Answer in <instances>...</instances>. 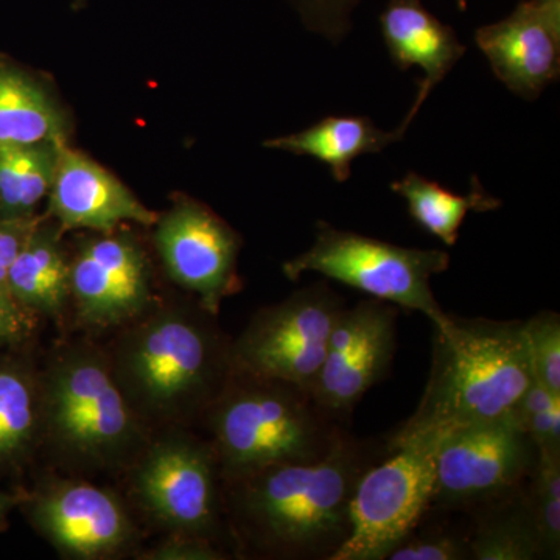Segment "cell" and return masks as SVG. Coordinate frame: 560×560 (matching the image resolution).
Here are the masks:
<instances>
[{
  "label": "cell",
  "instance_id": "obj_16",
  "mask_svg": "<svg viewBox=\"0 0 560 560\" xmlns=\"http://www.w3.org/2000/svg\"><path fill=\"white\" fill-rule=\"evenodd\" d=\"M49 210L61 231L108 234L125 223L154 226L158 213L97 162L62 142L49 191Z\"/></svg>",
  "mask_w": 560,
  "mask_h": 560
},
{
  "label": "cell",
  "instance_id": "obj_14",
  "mask_svg": "<svg viewBox=\"0 0 560 560\" xmlns=\"http://www.w3.org/2000/svg\"><path fill=\"white\" fill-rule=\"evenodd\" d=\"M497 79L536 101L560 75V0H522L506 20L475 32Z\"/></svg>",
  "mask_w": 560,
  "mask_h": 560
},
{
  "label": "cell",
  "instance_id": "obj_15",
  "mask_svg": "<svg viewBox=\"0 0 560 560\" xmlns=\"http://www.w3.org/2000/svg\"><path fill=\"white\" fill-rule=\"evenodd\" d=\"M33 521L43 536L73 559L117 555L135 539V525L108 490L86 482H60L36 500Z\"/></svg>",
  "mask_w": 560,
  "mask_h": 560
},
{
  "label": "cell",
  "instance_id": "obj_13",
  "mask_svg": "<svg viewBox=\"0 0 560 560\" xmlns=\"http://www.w3.org/2000/svg\"><path fill=\"white\" fill-rule=\"evenodd\" d=\"M70 301L80 323L95 329L125 326L149 312V264L138 243L114 232L84 242L70 260Z\"/></svg>",
  "mask_w": 560,
  "mask_h": 560
},
{
  "label": "cell",
  "instance_id": "obj_19",
  "mask_svg": "<svg viewBox=\"0 0 560 560\" xmlns=\"http://www.w3.org/2000/svg\"><path fill=\"white\" fill-rule=\"evenodd\" d=\"M60 231L39 220L11 265L7 290L28 312L58 316L70 302V260Z\"/></svg>",
  "mask_w": 560,
  "mask_h": 560
},
{
  "label": "cell",
  "instance_id": "obj_20",
  "mask_svg": "<svg viewBox=\"0 0 560 560\" xmlns=\"http://www.w3.org/2000/svg\"><path fill=\"white\" fill-rule=\"evenodd\" d=\"M65 117L38 81L0 62V149L65 140Z\"/></svg>",
  "mask_w": 560,
  "mask_h": 560
},
{
  "label": "cell",
  "instance_id": "obj_1",
  "mask_svg": "<svg viewBox=\"0 0 560 560\" xmlns=\"http://www.w3.org/2000/svg\"><path fill=\"white\" fill-rule=\"evenodd\" d=\"M388 453L386 440H360L345 430L318 460L221 480L235 536L264 558L330 560L348 540L360 478Z\"/></svg>",
  "mask_w": 560,
  "mask_h": 560
},
{
  "label": "cell",
  "instance_id": "obj_8",
  "mask_svg": "<svg viewBox=\"0 0 560 560\" xmlns=\"http://www.w3.org/2000/svg\"><path fill=\"white\" fill-rule=\"evenodd\" d=\"M345 301L326 280L261 308L231 342L232 370L311 393Z\"/></svg>",
  "mask_w": 560,
  "mask_h": 560
},
{
  "label": "cell",
  "instance_id": "obj_23",
  "mask_svg": "<svg viewBox=\"0 0 560 560\" xmlns=\"http://www.w3.org/2000/svg\"><path fill=\"white\" fill-rule=\"evenodd\" d=\"M62 142L0 149V219H28L49 197Z\"/></svg>",
  "mask_w": 560,
  "mask_h": 560
},
{
  "label": "cell",
  "instance_id": "obj_4",
  "mask_svg": "<svg viewBox=\"0 0 560 560\" xmlns=\"http://www.w3.org/2000/svg\"><path fill=\"white\" fill-rule=\"evenodd\" d=\"M205 416L221 480L278 464L318 460L346 430L307 389L235 371Z\"/></svg>",
  "mask_w": 560,
  "mask_h": 560
},
{
  "label": "cell",
  "instance_id": "obj_24",
  "mask_svg": "<svg viewBox=\"0 0 560 560\" xmlns=\"http://www.w3.org/2000/svg\"><path fill=\"white\" fill-rule=\"evenodd\" d=\"M35 386L16 370H0V459L31 444L40 419Z\"/></svg>",
  "mask_w": 560,
  "mask_h": 560
},
{
  "label": "cell",
  "instance_id": "obj_12",
  "mask_svg": "<svg viewBox=\"0 0 560 560\" xmlns=\"http://www.w3.org/2000/svg\"><path fill=\"white\" fill-rule=\"evenodd\" d=\"M154 243L168 276L206 312L219 315L224 298L241 290V237L206 206L180 201L158 217Z\"/></svg>",
  "mask_w": 560,
  "mask_h": 560
},
{
  "label": "cell",
  "instance_id": "obj_5",
  "mask_svg": "<svg viewBox=\"0 0 560 560\" xmlns=\"http://www.w3.org/2000/svg\"><path fill=\"white\" fill-rule=\"evenodd\" d=\"M39 405L50 441L70 460L109 467L143 448L145 427L114 381L108 357L95 349L73 348L58 357Z\"/></svg>",
  "mask_w": 560,
  "mask_h": 560
},
{
  "label": "cell",
  "instance_id": "obj_31",
  "mask_svg": "<svg viewBox=\"0 0 560 560\" xmlns=\"http://www.w3.org/2000/svg\"><path fill=\"white\" fill-rule=\"evenodd\" d=\"M39 220L35 217L28 219H0V290H7V279L11 265L18 254L31 237ZM9 291V290H7Z\"/></svg>",
  "mask_w": 560,
  "mask_h": 560
},
{
  "label": "cell",
  "instance_id": "obj_9",
  "mask_svg": "<svg viewBox=\"0 0 560 560\" xmlns=\"http://www.w3.org/2000/svg\"><path fill=\"white\" fill-rule=\"evenodd\" d=\"M539 451L514 418L459 427L442 436L431 508L475 512L528 485Z\"/></svg>",
  "mask_w": 560,
  "mask_h": 560
},
{
  "label": "cell",
  "instance_id": "obj_17",
  "mask_svg": "<svg viewBox=\"0 0 560 560\" xmlns=\"http://www.w3.org/2000/svg\"><path fill=\"white\" fill-rule=\"evenodd\" d=\"M383 40L390 60L400 70H423L418 95L397 130L405 136L431 91L466 54V46L451 25L442 24L420 0H389L381 14Z\"/></svg>",
  "mask_w": 560,
  "mask_h": 560
},
{
  "label": "cell",
  "instance_id": "obj_33",
  "mask_svg": "<svg viewBox=\"0 0 560 560\" xmlns=\"http://www.w3.org/2000/svg\"><path fill=\"white\" fill-rule=\"evenodd\" d=\"M11 503H13V500L0 492V517L5 514V511L9 510Z\"/></svg>",
  "mask_w": 560,
  "mask_h": 560
},
{
  "label": "cell",
  "instance_id": "obj_11",
  "mask_svg": "<svg viewBox=\"0 0 560 560\" xmlns=\"http://www.w3.org/2000/svg\"><path fill=\"white\" fill-rule=\"evenodd\" d=\"M397 316V305L374 298L345 305L338 315L311 388L313 400L335 422H350L368 390L388 374L396 353Z\"/></svg>",
  "mask_w": 560,
  "mask_h": 560
},
{
  "label": "cell",
  "instance_id": "obj_34",
  "mask_svg": "<svg viewBox=\"0 0 560 560\" xmlns=\"http://www.w3.org/2000/svg\"><path fill=\"white\" fill-rule=\"evenodd\" d=\"M456 2H458L460 10H466V0H456Z\"/></svg>",
  "mask_w": 560,
  "mask_h": 560
},
{
  "label": "cell",
  "instance_id": "obj_26",
  "mask_svg": "<svg viewBox=\"0 0 560 560\" xmlns=\"http://www.w3.org/2000/svg\"><path fill=\"white\" fill-rule=\"evenodd\" d=\"M539 452H560V394L533 381L514 415Z\"/></svg>",
  "mask_w": 560,
  "mask_h": 560
},
{
  "label": "cell",
  "instance_id": "obj_6",
  "mask_svg": "<svg viewBox=\"0 0 560 560\" xmlns=\"http://www.w3.org/2000/svg\"><path fill=\"white\" fill-rule=\"evenodd\" d=\"M451 254L441 249L404 248L357 232L341 231L318 221L315 242L282 267L287 279L318 272L374 300L420 312L431 324H440L447 313L431 289V278L448 270Z\"/></svg>",
  "mask_w": 560,
  "mask_h": 560
},
{
  "label": "cell",
  "instance_id": "obj_28",
  "mask_svg": "<svg viewBox=\"0 0 560 560\" xmlns=\"http://www.w3.org/2000/svg\"><path fill=\"white\" fill-rule=\"evenodd\" d=\"M386 560H471L469 533L433 529L418 536L412 530Z\"/></svg>",
  "mask_w": 560,
  "mask_h": 560
},
{
  "label": "cell",
  "instance_id": "obj_27",
  "mask_svg": "<svg viewBox=\"0 0 560 560\" xmlns=\"http://www.w3.org/2000/svg\"><path fill=\"white\" fill-rule=\"evenodd\" d=\"M534 381L560 394V316L540 312L523 320Z\"/></svg>",
  "mask_w": 560,
  "mask_h": 560
},
{
  "label": "cell",
  "instance_id": "obj_32",
  "mask_svg": "<svg viewBox=\"0 0 560 560\" xmlns=\"http://www.w3.org/2000/svg\"><path fill=\"white\" fill-rule=\"evenodd\" d=\"M33 313L7 290H0V340H18L32 330Z\"/></svg>",
  "mask_w": 560,
  "mask_h": 560
},
{
  "label": "cell",
  "instance_id": "obj_30",
  "mask_svg": "<svg viewBox=\"0 0 560 560\" xmlns=\"http://www.w3.org/2000/svg\"><path fill=\"white\" fill-rule=\"evenodd\" d=\"M226 552L219 550L213 541L200 537L172 534L171 539L151 548L142 556L150 560H221L226 559Z\"/></svg>",
  "mask_w": 560,
  "mask_h": 560
},
{
  "label": "cell",
  "instance_id": "obj_25",
  "mask_svg": "<svg viewBox=\"0 0 560 560\" xmlns=\"http://www.w3.org/2000/svg\"><path fill=\"white\" fill-rule=\"evenodd\" d=\"M530 514L536 523L545 558L560 555V452H539L536 469L526 485Z\"/></svg>",
  "mask_w": 560,
  "mask_h": 560
},
{
  "label": "cell",
  "instance_id": "obj_22",
  "mask_svg": "<svg viewBox=\"0 0 560 560\" xmlns=\"http://www.w3.org/2000/svg\"><path fill=\"white\" fill-rule=\"evenodd\" d=\"M390 190L407 201L412 221L447 246L458 242L460 224L470 210L489 212L500 208L501 201L485 190L478 178L471 179L469 195H458L441 184L410 172L390 184Z\"/></svg>",
  "mask_w": 560,
  "mask_h": 560
},
{
  "label": "cell",
  "instance_id": "obj_29",
  "mask_svg": "<svg viewBox=\"0 0 560 560\" xmlns=\"http://www.w3.org/2000/svg\"><path fill=\"white\" fill-rule=\"evenodd\" d=\"M308 28L340 43L352 27L353 10L360 0H294Z\"/></svg>",
  "mask_w": 560,
  "mask_h": 560
},
{
  "label": "cell",
  "instance_id": "obj_18",
  "mask_svg": "<svg viewBox=\"0 0 560 560\" xmlns=\"http://www.w3.org/2000/svg\"><path fill=\"white\" fill-rule=\"evenodd\" d=\"M401 139L399 130L382 131L370 117L329 116L304 131L265 140L264 147L315 158L329 167L335 180L346 183L357 158L381 153Z\"/></svg>",
  "mask_w": 560,
  "mask_h": 560
},
{
  "label": "cell",
  "instance_id": "obj_3",
  "mask_svg": "<svg viewBox=\"0 0 560 560\" xmlns=\"http://www.w3.org/2000/svg\"><path fill=\"white\" fill-rule=\"evenodd\" d=\"M132 320L108 357L114 381L143 423L205 416L230 382L231 342L215 315L162 308Z\"/></svg>",
  "mask_w": 560,
  "mask_h": 560
},
{
  "label": "cell",
  "instance_id": "obj_21",
  "mask_svg": "<svg viewBox=\"0 0 560 560\" xmlns=\"http://www.w3.org/2000/svg\"><path fill=\"white\" fill-rule=\"evenodd\" d=\"M471 515V560L547 559L526 499V486Z\"/></svg>",
  "mask_w": 560,
  "mask_h": 560
},
{
  "label": "cell",
  "instance_id": "obj_10",
  "mask_svg": "<svg viewBox=\"0 0 560 560\" xmlns=\"http://www.w3.org/2000/svg\"><path fill=\"white\" fill-rule=\"evenodd\" d=\"M132 467V489L154 521L172 534L215 544L224 508L212 445L190 436L164 438L142 448Z\"/></svg>",
  "mask_w": 560,
  "mask_h": 560
},
{
  "label": "cell",
  "instance_id": "obj_2",
  "mask_svg": "<svg viewBox=\"0 0 560 560\" xmlns=\"http://www.w3.org/2000/svg\"><path fill=\"white\" fill-rule=\"evenodd\" d=\"M429 382L388 451L433 433L512 418L533 383L523 320L445 316L433 324Z\"/></svg>",
  "mask_w": 560,
  "mask_h": 560
},
{
  "label": "cell",
  "instance_id": "obj_7",
  "mask_svg": "<svg viewBox=\"0 0 560 560\" xmlns=\"http://www.w3.org/2000/svg\"><path fill=\"white\" fill-rule=\"evenodd\" d=\"M445 433L389 452L360 478L350 501V534L330 560H386L430 511L434 463Z\"/></svg>",
  "mask_w": 560,
  "mask_h": 560
}]
</instances>
